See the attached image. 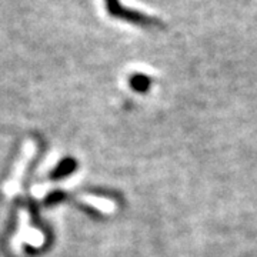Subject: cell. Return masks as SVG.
Returning a JSON list of instances; mask_svg holds the SVG:
<instances>
[{
	"instance_id": "obj_1",
	"label": "cell",
	"mask_w": 257,
	"mask_h": 257,
	"mask_svg": "<svg viewBox=\"0 0 257 257\" xmlns=\"http://www.w3.org/2000/svg\"><path fill=\"white\" fill-rule=\"evenodd\" d=\"M106 9L110 13L113 18L121 19V20H127L130 23H135V25H142V26H163V23L160 20L150 18L147 15H143L140 12L136 10L126 9L121 6L119 0H106Z\"/></svg>"
},
{
	"instance_id": "obj_2",
	"label": "cell",
	"mask_w": 257,
	"mask_h": 257,
	"mask_svg": "<svg viewBox=\"0 0 257 257\" xmlns=\"http://www.w3.org/2000/svg\"><path fill=\"white\" fill-rule=\"evenodd\" d=\"M130 87L138 93H146L152 86V79L143 73H136L130 77Z\"/></svg>"
}]
</instances>
